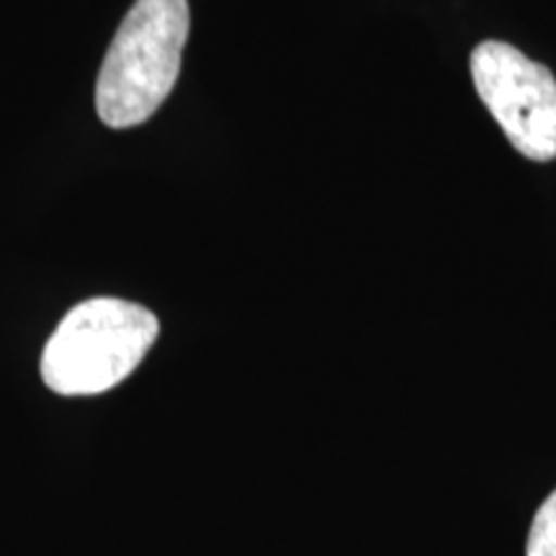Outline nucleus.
<instances>
[{"label":"nucleus","mask_w":556,"mask_h":556,"mask_svg":"<svg viewBox=\"0 0 556 556\" xmlns=\"http://www.w3.org/2000/svg\"><path fill=\"white\" fill-rule=\"evenodd\" d=\"M189 26V0L131 5L96 83V111L109 127H137L163 106L178 80Z\"/></svg>","instance_id":"obj_1"},{"label":"nucleus","mask_w":556,"mask_h":556,"mask_svg":"<svg viewBox=\"0 0 556 556\" xmlns=\"http://www.w3.org/2000/svg\"><path fill=\"white\" fill-rule=\"evenodd\" d=\"M160 332L157 317L124 299H88L67 312L41 356V377L62 397H90L122 384Z\"/></svg>","instance_id":"obj_2"},{"label":"nucleus","mask_w":556,"mask_h":556,"mask_svg":"<svg viewBox=\"0 0 556 556\" xmlns=\"http://www.w3.org/2000/svg\"><path fill=\"white\" fill-rule=\"evenodd\" d=\"M471 78L492 119L520 155L556 157V80L552 70L507 41H482L471 52Z\"/></svg>","instance_id":"obj_3"},{"label":"nucleus","mask_w":556,"mask_h":556,"mask_svg":"<svg viewBox=\"0 0 556 556\" xmlns=\"http://www.w3.org/2000/svg\"><path fill=\"white\" fill-rule=\"evenodd\" d=\"M526 556H556V490L541 503L533 516Z\"/></svg>","instance_id":"obj_4"}]
</instances>
